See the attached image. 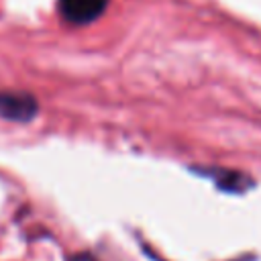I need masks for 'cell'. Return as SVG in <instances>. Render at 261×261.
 Returning a JSON list of instances; mask_svg holds the SVG:
<instances>
[{
	"label": "cell",
	"mask_w": 261,
	"mask_h": 261,
	"mask_svg": "<svg viewBox=\"0 0 261 261\" xmlns=\"http://www.w3.org/2000/svg\"><path fill=\"white\" fill-rule=\"evenodd\" d=\"M37 112V104L31 96L0 92V116L12 120H27Z\"/></svg>",
	"instance_id": "2"
},
{
	"label": "cell",
	"mask_w": 261,
	"mask_h": 261,
	"mask_svg": "<svg viewBox=\"0 0 261 261\" xmlns=\"http://www.w3.org/2000/svg\"><path fill=\"white\" fill-rule=\"evenodd\" d=\"M106 6V0H59L61 14L71 22H88L96 18Z\"/></svg>",
	"instance_id": "1"
}]
</instances>
